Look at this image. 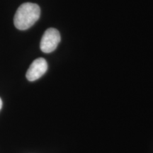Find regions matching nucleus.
Segmentation results:
<instances>
[{
	"label": "nucleus",
	"instance_id": "1",
	"mask_svg": "<svg viewBox=\"0 0 153 153\" xmlns=\"http://www.w3.org/2000/svg\"><path fill=\"white\" fill-rule=\"evenodd\" d=\"M41 9L33 3H24L19 7L14 15V26L19 30H26L31 27L40 18Z\"/></svg>",
	"mask_w": 153,
	"mask_h": 153
},
{
	"label": "nucleus",
	"instance_id": "2",
	"mask_svg": "<svg viewBox=\"0 0 153 153\" xmlns=\"http://www.w3.org/2000/svg\"><path fill=\"white\" fill-rule=\"evenodd\" d=\"M60 34L57 29L50 28L44 33L41 41V50L43 53H50L57 48L60 42Z\"/></svg>",
	"mask_w": 153,
	"mask_h": 153
},
{
	"label": "nucleus",
	"instance_id": "3",
	"mask_svg": "<svg viewBox=\"0 0 153 153\" xmlns=\"http://www.w3.org/2000/svg\"><path fill=\"white\" fill-rule=\"evenodd\" d=\"M48 70V63L44 58L40 57L31 63L26 72V78L28 81L33 82L41 77Z\"/></svg>",
	"mask_w": 153,
	"mask_h": 153
},
{
	"label": "nucleus",
	"instance_id": "4",
	"mask_svg": "<svg viewBox=\"0 0 153 153\" xmlns=\"http://www.w3.org/2000/svg\"><path fill=\"white\" fill-rule=\"evenodd\" d=\"M1 107H2V101H1V98H0V110L1 109Z\"/></svg>",
	"mask_w": 153,
	"mask_h": 153
}]
</instances>
